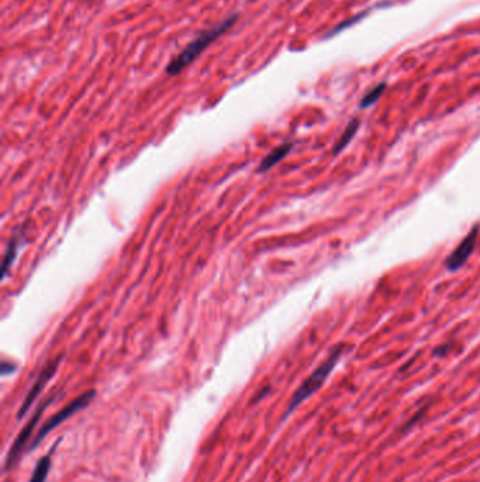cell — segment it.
<instances>
[{
    "mask_svg": "<svg viewBox=\"0 0 480 482\" xmlns=\"http://www.w3.org/2000/svg\"><path fill=\"white\" fill-rule=\"evenodd\" d=\"M359 126H361V120L359 119H352L348 126H346V128L344 130L342 133V136L339 137V140L337 141V144L334 146L333 148V152L337 155L339 154L341 151H344L345 147H348V144L351 143V140L355 137V134L358 133L359 130Z\"/></svg>",
    "mask_w": 480,
    "mask_h": 482,
    "instance_id": "cell-8",
    "label": "cell"
},
{
    "mask_svg": "<svg viewBox=\"0 0 480 482\" xmlns=\"http://www.w3.org/2000/svg\"><path fill=\"white\" fill-rule=\"evenodd\" d=\"M342 352H344V345L342 344L337 345L334 350L331 352V354L328 356V358L310 375V377L298 388V391L295 393H293V396H291V399L289 402L286 416L290 415L293 411H295L302 404V402L309 399L311 395H314L320 388L323 387V384L327 381V378L330 377V374L335 368L338 360L341 358Z\"/></svg>",
    "mask_w": 480,
    "mask_h": 482,
    "instance_id": "cell-2",
    "label": "cell"
},
{
    "mask_svg": "<svg viewBox=\"0 0 480 482\" xmlns=\"http://www.w3.org/2000/svg\"><path fill=\"white\" fill-rule=\"evenodd\" d=\"M477 234H479V226H473V229L462 238L459 246L453 250L448 255V258L445 260L446 270L457 271L465 265V262L469 260V257L472 255V253L476 247Z\"/></svg>",
    "mask_w": 480,
    "mask_h": 482,
    "instance_id": "cell-6",
    "label": "cell"
},
{
    "mask_svg": "<svg viewBox=\"0 0 480 482\" xmlns=\"http://www.w3.org/2000/svg\"><path fill=\"white\" fill-rule=\"evenodd\" d=\"M51 400H52V398L48 399L47 402H44V404H41V406L37 409L36 415L30 419V422H29L27 424H25V426L23 427V431L19 433L17 439L14 440L13 446L10 447L9 455H8V459H6V470L12 468V467L17 463L19 457L21 455V452H23L24 446L30 441V439H32V436H33V432H34V427L38 424L43 412H44V411L47 409V406L51 404Z\"/></svg>",
    "mask_w": 480,
    "mask_h": 482,
    "instance_id": "cell-4",
    "label": "cell"
},
{
    "mask_svg": "<svg viewBox=\"0 0 480 482\" xmlns=\"http://www.w3.org/2000/svg\"><path fill=\"white\" fill-rule=\"evenodd\" d=\"M238 17L239 16L234 13L226 17L224 20H221L219 24L211 25L210 29L202 32L193 41H191L188 45H186L172 61H169V64L165 68L167 75L176 76L182 71L188 68L191 64H193L202 56L203 51H206L213 43L217 41L231 29V27L237 23Z\"/></svg>",
    "mask_w": 480,
    "mask_h": 482,
    "instance_id": "cell-1",
    "label": "cell"
},
{
    "mask_svg": "<svg viewBox=\"0 0 480 482\" xmlns=\"http://www.w3.org/2000/svg\"><path fill=\"white\" fill-rule=\"evenodd\" d=\"M49 470H51V457L49 455H45V457H41L40 461L37 463L33 471V475L30 478V482H45Z\"/></svg>",
    "mask_w": 480,
    "mask_h": 482,
    "instance_id": "cell-10",
    "label": "cell"
},
{
    "mask_svg": "<svg viewBox=\"0 0 480 482\" xmlns=\"http://www.w3.org/2000/svg\"><path fill=\"white\" fill-rule=\"evenodd\" d=\"M293 144L291 143H285L279 147H276L275 150H272L268 155H266L262 161H261V164L258 167V172L263 174L266 171H269L271 168H274L278 163H280V161L287 157V154L290 152Z\"/></svg>",
    "mask_w": 480,
    "mask_h": 482,
    "instance_id": "cell-7",
    "label": "cell"
},
{
    "mask_svg": "<svg viewBox=\"0 0 480 482\" xmlns=\"http://www.w3.org/2000/svg\"><path fill=\"white\" fill-rule=\"evenodd\" d=\"M385 91H386V82H382V84L376 85L373 89H370V91L362 97V100H361V103H359L361 109H366V107H370L372 104H375V103L382 97V95L385 93Z\"/></svg>",
    "mask_w": 480,
    "mask_h": 482,
    "instance_id": "cell-11",
    "label": "cell"
},
{
    "mask_svg": "<svg viewBox=\"0 0 480 482\" xmlns=\"http://www.w3.org/2000/svg\"><path fill=\"white\" fill-rule=\"evenodd\" d=\"M95 395H96V391H88V392L82 393L79 398L73 399L68 406H65L64 409H61L57 415L49 417L48 422L40 428L38 435L34 437L33 443L30 444V448H34L36 446H38V444L43 441V439H45L47 435H49L52 431H54V428H56L57 426H60L61 423H64V422H65L67 419H69L72 415H75L76 412H79V411H82L84 408H86V406L91 404V402H92V399L95 398Z\"/></svg>",
    "mask_w": 480,
    "mask_h": 482,
    "instance_id": "cell-3",
    "label": "cell"
},
{
    "mask_svg": "<svg viewBox=\"0 0 480 482\" xmlns=\"http://www.w3.org/2000/svg\"><path fill=\"white\" fill-rule=\"evenodd\" d=\"M61 360H62V356H60L56 360H52L51 363H48L44 369L40 372V375L37 377L34 385L32 387V389L29 391L27 396H25V399L23 400V405L17 413V417L21 419L25 413H27L30 411V408L34 405V400L38 398V395L43 392V389L45 388V385L51 381V378L54 377L60 364H61Z\"/></svg>",
    "mask_w": 480,
    "mask_h": 482,
    "instance_id": "cell-5",
    "label": "cell"
},
{
    "mask_svg": "<svg viewBox=\"0 0 480 482\" xmlns=\"http://www.w3.org/2000/svg\"><path fill=\"white\" fill-rule=\"evenodd\" d=\"M20 241H21V236L20 234H14L9 240V244H8V249H6V253H5V258H3V273H2L3 279L8 277L10 266H12V264L14 262V260L17 257V253H19V249H20Z\"/></svg>",
    "mask_w": 480,
    "mask_h": 482,
    "instance_id": "cell-9",
    "label": "cell"
},
{
    "mask_svg": "<svg viewBox=\"0 0 480 482\" xmlns=\"http://www.w3.org/2000/svg\"><path fill=\"white\" fill-rule=\"evenodd\" d=\"M366 13L368 12H363V13H359V14H357L355 17H352V19H350L348 21H344V23H341V24H338L337 27H335V29L334 30H331L330 32V34L327 36V37H333V36H335V34H338V33H341L344 29H346V27H350V25H352V24H355V23H358V20H361L363 16H366Z\"/></svg>",
    "mask_w": 480,
    "mask_h": 482,
    "instance_id": "cell-12",
    "label": "cell"
}]
</instances>
